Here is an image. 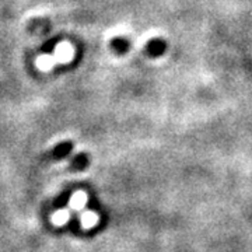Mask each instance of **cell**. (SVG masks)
<instances>
[{"label": "cell", "mask_w": 252, "mask_h": 252, "mask_svg": "<svg viewBox=\"0 0 252 252\" xmlns=\"http://www.w3.org/2000/svg\"><path fill=\"white\" fill-rule=\"evenodd\" d=\"M165 51H167V42L164 39H160V38L149 41L146 45V52L152 58H158V56L164 55Z\"/></svg>", "instance_id": "1"}, {"label": "cell", "mask_w": 252, "mask_h": 252, "mask_svg": "<svg viewBox=\"0 0 252 252\" xmlns=\"http://www.w3.org/2000/svg\"><path fill=\"white\" fill-rule=\"evenodd\" d=\"M111 46L112 49L118 52V54H125L126 51L130 48V44L126 38H122V36H118V38H114L112 42H111Z\"/></svg>", "instance_id": "2"}, {"label": "cell", "mask_w": 252, "mask_h": 252, "mask_svg": "<svg viewBox=\"0 0 252 252\" xmlns=\"http://www.w3.org/2000/svg\"><path fill=\"white\" fill-rule=\"evenodd\" d=\"M97 221H98V217L95 213H93V212H86L83 216H81V224L83 227H93V225L97 224Z\"/></svg>", "instance_id": "3"}, {"label": "cell", "mask_w": 252, "mask_h": 252, "mask_svg": "<svg viewBox=\"0 0 252 252\" xmlns=\"http://www.w3.org/2000/svg\"><path fill=\"white\" fill-rule=\"evenodd\" d=\"M86 202H87V196H86V193H83V192H77V193H74L72 196V202H70V205L74 209H81V207L86 205Z\"/></svg>", "instance_id": "4"}, {"label": "cell", "mask_w": 252, "mask_h": 252, "mask_svg": "<svg viewBox=\"0 0 252 252\" xmlns=\"http://www.w3.org/2000/svg\"><path fill=\"white\" fill-rule=\"evenodd\" d=\"M67 219H69V213L66 212V210H59V212H56L52 217V220H54V223L56 225H62L64 224L66 221H67Z\"/></svg>", "instance_id": "5"}]
</instances>
